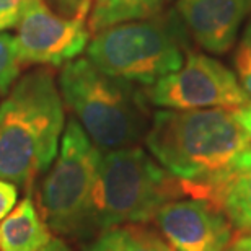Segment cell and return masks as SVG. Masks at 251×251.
Returning <instances> with one entry per match:
<instances>
[{
    "label": "cell",
    "instance_id": "16",
    "mask_svg": "<svg viewBox=\"0 0 251 251\" xmlns=\"http://www.w3.org/2000/svg\"><path fill=\"white\" fill-rule=\"evenodd\" d=\"M233 61L240 83L245 88V92L251 97V20L245 26V31L240 38Z\"/></svg>",
    "mask_w": 251,
    "mask_h": 251
},
{
    "label": "cell",
    "instance_id": "8",
    "mask_svg": "<svg viewBox=\"0 0 251 251\" xmlns=\"http://www.w3.org/2000/svg\"><path fill=\"white\" fill-rule=\"evenodd\" d=\"M13 38L22 65L59 67L74 61L88 46L90 28L85 20L56 13L46 0H34Z\"/></svg>",
    "mask_w": 251,
    "mask_h": 251
},
{
    "label": "cell",
    "instance_id": "10",
    "mask_svg": "<svg viewBox=\"0 0 251 251\" xmlns=\"http://www.w3.org/2000/svg\"><path fill=\"white\" fill-rule=\"evenodd\" d=\"M176 12L201 48L224 54L251 13V0H176Z\"/></svg>",
    "mask_w": 251,
    "mask_h": 251
},
{
    "label": "cell",
    "instance_id": "9",
    "mask_svg": "<svg viewBox=\"0 0 251 251\" xmlns=\"http://www.w3.org/2000/svg\"><path fill=\"white\" fill-rule=\"evenodd\" d=\"M153 222L175 251H224L235 238L225 214L204 199H175Z\"/></svg>",
    "mask_w": 251,
    "mask_h": 251
},
{
    "label": "cell",
    "instance_id": "12",
    "mask_svg": "<svg viewBox=\"0 0 251 251\" xmlns=\"http://www.w3.org/2000/svg\"><path fill=\"white\" fill-rule=\"evenodd\" d=\"M51 240V228L31 196H26L0 222V251H39Z\"/></svg>",
    "mask_w": 251,
    "mask_h": 251
},
{
    "label": "cell",
    "instance_id": "4",
    "mask_svg": "<svg viewBox=\"0 0 251 251\" xmlns=\"http://www.w3.org/2000/svg\"><path fill=\"white\" fill-rule=\"evenodd\" d=\"M179 179L140 147L103 153L93 201L92 230L153 220L165 204L181 198Z\"/></svg>",
    "mask_w": 251,
    "mask_h": 251
},
{
    "label": "cell",
    "instance_id": "22",
    "mask_svg": "<svg viewBox=\"0 0 251 251\" xmlns=\"http://www.w3.org/2000/svg\"><path fill=\"white\" fill-rule=\"evenodd\" d=\"M39 251H72V250H70L61 238H52L46 247L41 248Z\"/></svg>",
    "mask_w": 251,
    "mask_h": 251
},
{
    "label": "cell",
    "instance_id": "15",
    "mask_svg": "<svg viewBox=\"0 0 251 251\" xmlns=\"http://www.w3.org/2000/svg\"><path fill=\"white\" fill-rule=\"evenodd\" d=\"M20 69L22 62L17 54L15 38L7 33H0V97L10 90L18 77Z\"/></svg>",
    "mask_w": 251,
    "mask_h": 251
},
{
    "label": "cell",
    "instance_id": "13",
    "mask_svg": "<svg viewBox=\"0 0 251 251\" xmlns=\"http://www.w3.org/2000/svg\"><path fill=\"white\" fill-rule=\"evenodd\" d=\"M165 240L144 225L129 224L103 230L85 251H168Z\"/></svg>",
    "mask_w": 251,
    "mask_h": 251
},
{
    "label": "cell",
    "instance_id": "17",
    "mask_svg": "<svg viewBox=\"0 0 251 251\" xmlns=\"http://www.w3.org/2000/svg\"><path fill=\"white\" fill-rule=\"evenodd\" d=\"M34 0H0V33L17 28Z\"/></svg>",
    "mask_w": 251,
    "mask_h": 251
},
{
    "label": "cell",
    "instance_id": "7",
    "mask_svg": "<svg viewBox=\"0 0 251 251\" xmlns=\"http://www.w3.org/2000/svg\"><path fill=\"white\" fill-rule=\"evenodd\" d=\"M145 97L149 103L165 109H237L251 101L232 70L196 52L188 54L176 72L150 85Z\"/></svg>",
    "mask_w": 251,
    "mask_h": 251
},
{
    "label": "cell",
    "instance_id": "18",
    "mask_svg": "<svg viewBox=\"0 0 251 251\" xmlns=\"http://www.w3.org/2000/svg\"><path fill=\"white\" fill-rule=\"evenodd\" d=\"M62 17L85 20L92 10L93 0H48Z\"/></svg>",
    "mask_w": 251,
    "mask_h": 251
},
{
    "label": "cell",
    "instance_id": "5",
    "mask_svg": "<svg viewBox=\"0 0 251 251\" xmlns=\"http://www.w3.org/2000/svg\"><path fill=\"white\" fill-rule=\"evenodd\" d=\"M103 152L77 119H70L61 152L38 191V204L48 227L65 237L92 233L93 201Z\"/></svg>",
    "mask_w": 251,
    "mask_h": 251
},
{
    "label": "cell",
    "instance_id": "21",
    "mask_svg": "<svg viewBox=\"0 0 251 251\" xmlns=\"http://www.w3.org/2000/svg\"><path fill=\"white\" fill-rule=\"evenodd\" d=\"M224 251H251V232L238 233V237L233 238Z\"/></svg>",
    "mask_w": 251,
    "mask_h": 251
},
{
    "label": "cell",
    "instance_id": "23",
    "mask_svg": "<svg viewBox=\"0 0 251 251\" xmlns=\"http://www.w3.org/2000/svg\"><path fill=\"white\" fill-rule=\"evenodd\" d=\"M106 2V0H97V3H95V7H101V5Z\"/></svg>",
    "mask_w": 251,
    "mask_h": 251
},
{
    "label": "cell",
    "instance_id": "6",
    "mask_svg": "<svg viewBox=\"0 0 251 251\" xmlns=\"http://www.w3.org/2000/svg\"><path fill=\"white\" fill-rule=\"evenodd\" d=\"M87 59L101 72L137 87H150L186 61L184 44L165 20L145 18L95 33Z\"/></svg>",
    "mask_w": 251,
    "mask_h": 251
},
{
    "label": "cell",
    "instance_id": "24",
    "mask_svg": "<svg viewBox=\"0 0 251 251\" xmlns=\"http://www.w3.org/2000/svg\"><path fill=\"white\" fill-rule=\"evenodd\" d=\"M168 251H175V250H172V248H170V250H168Z\"/></svg>",
    "mask_w": 251,
    "mask_h": 251
},
{
    "label": "cell",
    "instance_id": "19",
    "mask_svg": "<svg viewBox=\"0 0 251 251\" xmlns=\"http://www.w3.org/2000/svg\"><path fill=\"white\" fill-rule=\"evenodd\" d=\"M18 199L17 184L0 179V222L12 212Z\"/></svg>",
    "mask_w": 251,
    "mask_h": 251
},
{
    "label": "cell",
    "instance_id": "3",
    "mask_svg": "<svg viewBox=\"0 0 251 251\" xmlns=\"http://www.w3.org/2000/svg\"><path fill=\"white\" fill-rule=\"evenodd\" d=\"M64 104L101 152L134 147L149 130L145 92L101 72L88 59L70 61L57 78Z\"/></svg>",
    "mask_w": 251,
    "mask_h": 251
},
{
    "label": "cell",
    "instance_id": "1",
    "mask_svg": "<svg viewBox=\"0 0 251 251\" xmlns=\"http://www.w3.org/2000/svg\"><path fill=\"white\" fill-rule=\"evenodd\" d=\"M150 155L179 179L183 196L209 201L251 140L233 109H162L145 134Z\"/></svg>",
    "mask_w": 251,
    "mask_h": 251
},
{
    "label": "cell",
    "instance_id": "11",
    "mask_svg": "<svg viewBox=\"0 0 251 251\" xmlns=\"http://www.w3.org/2000/svg\"><path fill=\"white\" fill-rule=\"evenodd\" d=\"M209 202L222 210L237 233L251 232V149L212 189Z\"/></svg>",
    "mask_w": 251,
    "mask_h": 251
},
{
    "label": "cell",
    "instance_id": "14",
    "mask_svg": "<svg viewBox=\"0 0 251 251\" xmlns=\"http://www.w3.org/2000/svg\"><path fill=\"white\" fill-rule=\"evenodd\" d=\"M163 0H106L101 7H95L90 18V31L98 33L113 25L145 20L153 17Z\"/></svg>",
    "mask_w": 251,
    "mask_h": 251
},
{
    "label": "cell",
    "instance_id": "20",
    "mask_svg": "<svg viewBox=\"0 0 251 251\" xmlns=\"http://www.w3.org/2000/svg\"><path fill=\"white\" fill-rule=\"evenodd\" d=\"M233 116L251 140V101L248 104H245V106L233 109Z\"/></svg>",
    "mask_w": 251,
    "mask_h": 251
},
{
    "label": "cell",
    "instance_id": "2",
    "mask_svg": "<svg viewBox=\"0 0 251 251\" xmlns=\"http://www.w3.org/2000/svg\"><path fill=\"white\" fill-rule=\"evenodd\" d=\"M65 111L52 70L23 75L0 101V179L31 191L57 157Z\"/></svg>",
    "mask_w": 251,
    "mask_h": 251
}]
</instances>
